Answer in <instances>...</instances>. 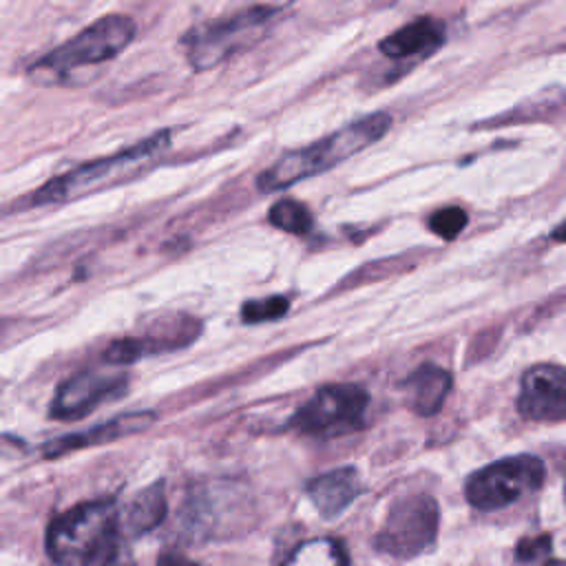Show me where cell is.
Returning a JSON list of instances; mask_svg holds the SVG:
<instances>
[{"mask_svg":"<svg viewBox=\"0 0 566 566\" xmlns=\"http://www.w3.org/2000/svg\"><path fill=\"white\" fill-rule=\"evenodd\" d=\"M119 513L113 500L77 504L46 531V551L60 566H108L122 559Z\"/></svg>","mask_w":566,"mask_h":566,"instance_id":"cell-1","label":"cell"},{"mask_svg":"<svg viewBox=\"0 0 566 566\" xmlns=\"http://www.w3.org/2000/svg\"><path fill=\"white\" fill-rule=\"evenodd\" d=\"M389 126H391V115L371 113L338 128L336 133L323 137L312 146L287 150L256 177V188L261 192H276L307 177L321 175L338 166L340 161L349 159L352 155L369 148L389 130Z\"/></svg>","mask_w":566,"mask_h":566,"instance_id":"cell-2","label":"cell"},{"mask_svg":"<svg viewBox=\"0 0 566 566\" xmlns=\"http://www.w3.org/2000/svg\"><path fill=\"white\" fill-rule=\"evenodd\" d=\"M137 33L130 15L108 13L84 27L77 35L62 42L29 66V77L35 84H73L75 73L115 60Z\"/></svg>","mask_w":566,"mask_h":566,"instance_id":"cell-3","label":"cell"},{"mask_svg":"<svg viewBox=\"0 0 566 566\" xmlns=\"http://www.w3.org/2000/svg\"><path fill=\"white\" fill-rule=\"evenodd\" d=\"M172 133L168 128H161L135 146L122 148L108 157L93 159L88 164H82L64 175H57L49 179L44 186H40L29 197V206H49V203H64L75 197L88 195L97 188L111 186L119 181L122 177H130L139 172L144 166H148L153 159H157L168 146H170Z\"/></svg>","mask_w":566,"mask_h":566,"instance_id":"cell-4","label":"cell"},{"mask_svg":"<svg viewBox=\"0 0 566 566\" xmlns=\"http://www.w3.org/2000/svg\"><path fill=\"white\" fill-rule=\"evenodd\" d=\"M276 15L263 11L228 9L226 15L190 31L186 40L188 62L197 71H210L237 53L252 49L265 38Z\"/></svg>","mask_w":566,"mask_h":566,"instance_id":"cell-5","label":"cell"},{"mask_svg":"<svg viewBox=\"0 0 566 566\" xmlns=\"http://www.w3.org/2000/svg\"><path fill=\"white\" fill-rule=\"evenodd\" d=\"M440 524V511L431 495L413 493L391 504L385 524L374 537L376 551L411 559L433 546Z\"/></svg>","mask_w":566,"mask_h":566,"instance_id":"cell-6","label":"cell"},{"mask_svg":"<svg viewBox=\"0 0 566 566\" xmlns=\"http://www.w3.org/2000/svg\"><path fill=\"white\" fill-rule=\"evenodd\" d=\"M544 482V462L522 453L502 458L475 471L464 486L467 500L480 511H495L517 502L522 495L537 491Z\"/></svg>","mask_w":566,"mask_h":566,"instance_id":"cell-7","label":"cell"},{"mask_svg":"<svg viewBox=\"0 0 566 566\" xmlns=\"http://www.w3.org/2000/svg\"><path fill=\"white\" fill-rule=\"evenodd\" d=\"M369 396L358 385H327L318 389L294 416L292 427L307 436L336 438L365 424Z\"/></svg>","mask_w":566,"mask_h":566,"instance_id":"cell-8","label":"cell"},{"mask_svg":"<svg viewBox=\"0 0 566 566\" xmlns=\"http://www.w3.org/2000/svg\"><path fill=\"white\" fill-rule=\"evenodd\" d=\"M517 409L524 418L537 422H557L566 418V367L544 363L531 367L520 385Z\"/></svg>","mask_w":566,"mask_h":566,"instance_id":"cell-9","label":"cell"},{"mask_svg":"<svg viewBox=\"0 0 566 566\" xmlns=\"http://www.w3.org/2000/svg\"><path fill=\"white\" fill-rule=\"evenodd\" d=\"M126 389V376L102 371H82L62 382L51 400V416L57 420H73L86 416L97 405L117 398Z\"/></svg>","mask_w":566,"mask_h":566,"instance_id":"cell-10","label":"cell"},{"mask_svg":"<svg viewBox=\"0 0 566 566\" xmlns=\"http://www.w3.org/2000/svg\"><path fill=\"white\" fill-rule=\"evenodd\" d=\"M153 420H155L153 411L124 413V416H117L115 420L102 422V424H97L93 429H86V431H80V433H69L64 438H55V440L46 442L42 447V455L44 458H55V455H62V453H69V451H77V449H84V447H91V444L113 442L117 438H124V436L139 433L144 429H148L153 424Z\"/></svg>","mask_w":566,"mask_h":566,"instance_id":"cell-11","label":"cell"},{"mask_svg":"<svg viewBox=\"0 0 566 566\" xmlns=\"http://www.w3.org/2000/svg\"><path fill=\"white\" fill-rule=\"evenodd\" d=\"M360 493L363 482L354 467H338L307 484V495L325 520L338 517Z\"/></svg>","mask_w":566,"mask_h":566,"instance_id":"cell-12","label":"cell"},{"mask_svg":"<svg viewBox=\"0 0 566 566\" xmlns=\"http://www.w3.org/2000/svg\"><path fill=\"white\" fill-rule=\"evenodd\" d=\"M444 42V27L433 18H416L409 24L391 31L378 42V49L394 60L431 55Z\"/></svg>","mask_w":566,"mask_h":566,"instance_id":"cell-13","label":"cell"},{"mask_svg":"<svg viewBox=\"0 0 566 566\" xmlns=\"http://www.w3.org/2000/svg\"><path fill=\"white\" fill-rule=\"evenodd\" d=\"M409 407L418 416H433L451 391V374L438 365H420L407 380Z\"/></svg>","mask_w":566,"mask_h":566,"instance_id":"cell-14","label":"cell"},{"mask_svg":"<svg viewBox=\"0 0 566 566\" xmlns=\"http://www.w3.org/2000/svg\"><path fill=\"white\" fill-rule=\"evenodd\" d=\"M168 513L166 502V489L161 482H155L146 489H142L124 511V531L128 535H144L153 528H157Z\"/></svg>","mask_w":566,"mask_h":566,"instance_id":"cell-15","label":"cell"},{"mask_svg":"<svg viewBox=\"0 0 566 566\" xmlns=\"http://www.w3.org/2000/svg\"><path fill=\"white\" fill-rule=\"evenodd\" d=\"M201 332L199 321L186 314H164L153 321L150 329L142 336L146 354H157L166 349H177L192 343Z\"/></svg>","mask_w":566,"mask_h":566,"instance_id":"cell-16","label":"cell"},{"mask_svg":"<svg viewBox=\"0 0 566 566\" xmlns=\"http://www.w3.org/2000/svg\"><path fill=\"white\" fill-rule=\"evenodd\" d=\"M283 566H349L345 548L329 537L303 542Z\"/></svg>","mask_w":566,"mask_h":566,"instance_id":"cell-17","label":"cell"},{"mask_svg":"<svg viewBox=\"0 0 566 566\" xmlns=\"http://www.w3.org/2000/svg\"><path fill=\"white\" fill-rule=\"evenodd\" d=\"M268 219L274 228L290 232V234H307L312 230V212L307 210V206H303L296 199H279L270 212Z\"/></svg>","mask_w":566,"mask_h":566,"instance_id":"cell-18","label":"cell"},{"mask_svg":"<svg viewBox=\"0 0 566 566\" xmlns=\"http://www.w3.org/2000/svg\"><path fill=\"white\" fill-rule=\"evenodd\" d=\"M467 226V212L458 206H449V208H442V210H436L431 217H429V228L433 234H438L440 239H455Z\"/></svg>","mask_w":566,"mask_h":566,"instance_id":"cell-19","label":"cell"},{"mask_svg":"<svg viewBox=\"0 0 566 566\" xmlns=\"http://www.w3.org/2000/svg\"><path fill=\"white\" fill-rule=\"evenodd\" d=\"M290 307V301L285 296H265L256 301H248L243 305V321L245 323H265L281 318Z\"/></svg>","mask_w":566,"mask_h":566,"instance_id":"cell-20","label":"cell"},{"mask_svg":"<svg viewBox=\"0 0 566 566\" xmlns=\"http://www.w3.org/2000/svg\"><path fill=\"white\" fill-rule=\"evenodd\" d=\"M142 356H146V347L142 338H133V336H124L113 340L106 349H104V360L111 365H128L139 360Z\"/></svg>","mask_w":566,"mask_h":566,"instance_id":"cell-21","label":"cell"},{"mask_svg":"<svg viewBox=\"0 0 566 566\" xmlns=\"http://www.w3.org/2000/svg\"><path fill=\"white\" fill-rule=\"evenodd\" d=\"M551 553V535H539V537H524L517 544V559L520 562H535L544 555Z\"/></svg>","mask_w":566,"mask_h":566,"instance_id":"cell-22","label":"cell"},{"mask_svg":"<svg viewBox=\"0 0 566 566\" xmlns=\"http://www.w3.org/2000/svg\"><path fill=\"white\" fill-rule=\"evenodd\" d=\"M294 0H230L228 9H243V11H263L270 15L281 13L287 9Z\"/></svg>","mask_w":566,"mask_h":566,"instance_id":"cell-23","label":"cell"},{"mask_svg":"<svg viewBox=\"0 0 566 566\" xmlns=\"http://www.w3.org/2000/svg\"><path fill=\"white\" fill-rule=\"evenodd\" d=\"M157 566H199V564L192 562L190 557H184L181 553L168 551V553H161V555H159Z\"/></svg>","mask_w":566,"mask_h":566,"instance_id":"cell-24","label":"cell"},{"mask_svg":"<svg viewBox=\"0 0 566 566\" xmlns=\"http://www.w3.org/2000/svg\"><path fill=\"white\" fill-rule=\"evenodd\" d=\"M553 239H555V241H566V221H562V223L553 230Z\"/></svg>","mask_w":566,"mask_h":566,"instance_id":"cell-25","label":"cell"},{"mask_svg":"<svg viewBox=\"0 0 566 566\" xmlns=\"http://www.w3.org/2000/svg\"><path fill=\"white\" fill-rule=\"evenodd\" d=\"M546 566H566V562H548Z\"/></svg>","mask_w":566,"mask_h":566,"instance_id":"cell-26","label":"cell"}]
</instances>
